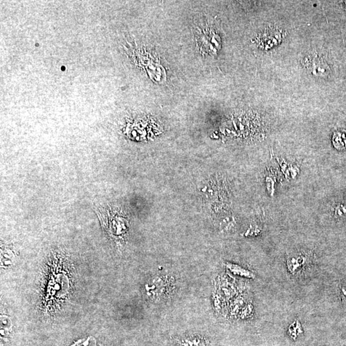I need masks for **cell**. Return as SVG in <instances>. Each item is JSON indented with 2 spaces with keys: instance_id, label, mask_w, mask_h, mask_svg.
<instances>
[{
  "instance_id": "cell-6",
  "label": "cell",
  "mask_w": 346,
  "mask_h": 346,
  "mask_svg": "<svg viewBox=\"0 0 346 346\" xmlns=\"http://www.w3.org/2000/svg\"><path fill=\"white\" fill-rule=\"evenodd\" d=\"M334 216L342 221H346V202H339L334 206Z\"/></svg>"
},
{
  "instance_id": "cell-2",
  "label": "cell",
  "mask_w": 346,
  "mask_h": 346,
  "mask_svg": "<svg viewBox=\"0 0 346 346\" xmlns=\"http://www.w3.org/2000/svg\"><path fill=\"white\" fill-rule=\"evenodd\" d=\"M307 66L314 75L325 77L329 75L330 69L329 64L319 56H311L308 59Z\"/></svg>"
},
{
  "instance_id": "cell-1",
  "label": "cell",
  "mask_w": 346,
  "mask_h": 346,
  "mask_svg": "<svg viewBox=\"0 0 346 346\" xmlns=\"http://www.w3.org/2000/svg\"><path fill=\"white\" fill-rule=\"evenodd\" d=\"M176 287L173 276L167 273H158L146 285V291L152 302L163 303L172 297Z\"/></svg>"
},
{
  "instance_id": "cell-9",
  "label": "cell",
  "mask_w": 346,
  "mask_h": 346,
  "mask_svg": "<svg viewBox=\"0 0 346 346\" xmlns=\"http://www.w3.org/2000/svg\"><path fill=\"white\" fill-rule=\"evenodd\" d=\"M253 310V308L252 305L250 304L246 305V306L240 310V312L239 313L240 318L242 319V320L249 318V317L252 315Z\"/></svg>"
},
{
  "instance_id": "cell-4",
  "label": "cell",
  "mask_w": 346,
  "mask_h": 346,
  "mask_svg": "<svg viewBox=\"0 0 346 346\" xmlns=\"http://www.w3.org/2000/svg\"><path fill=\"white\" fill-rule=\"evenodd\" d=\"M307 257L302 255H296L289 257L287 260V268L292 274H296L304 267Z\"/></svg>"
},
{
  "instance_id": "cell-8",
  "label": "cell",
  "mask_w": 346,
  "mask_h": 346,
  "mask_svg": "<svg viewBox=\"0 0 346 346\" xmlns=\"http://www.w3.org/2000/svg\"><path fill=\"white\" fill-rule=\"evenodd\" d=\"M71 346H97V344L93 337H89L87 339L77 341Z\"/></svg>"
},
{
  "instance_id": "cell-3",
  "label": "cell",
  "mask_w": 346,
  "mask_h": 346,
  "mask_svg": "<svg viewBox=\"0 0 346 346\" xmlns=\"http://www.w3.org/2000/svg\"><path fill=\"white\" fill-rule=\"evenodd\" d=\"M176 343L180 346H212L210 341L199 335H188L176 338Z\"/></svg>"
},
{
  "instance_id": "cell-7",
  "label": "cell",
  "mask_w": 346,
  "mask_h": 346,
  "mask_svg": "<svg viewBox=\"0 0 346 346\" xmlns=\"http://www.w3.org/2000/svg\"><path fill=\"white\" fill-rule=\"evenodd\" d=\"M302 326L298 321H295L289 328V332L291 338H296L302 333Z\"/></svg>"
},
{
  "instance_id": "cell-5",
  "label": "cell",
  "mask_w": 346,
  "mask_h": 346,
  "mask_svg": "<svg viewBox=\"0 0 346 346\" xmlns=\"http://www.w3.org/2000/svg\"><path fill=\"white\" fill-rule=\"evenodd\" d=\"M226 267L231 273L235 276L249 278V279H254L256 277L255 274L252 271L244 268V267L239 266V265L227 262Z\"/></svg>"
}]
</instances>
